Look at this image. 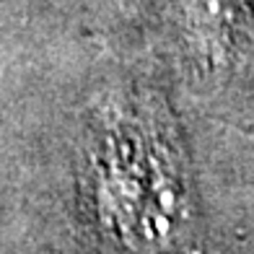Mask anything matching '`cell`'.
<instances>
[{"instance_id": "cell-1", "label": "cell", "mask_w": 254, "mask_h": 254, "mask_svg": "<svg viewBox=\"0 0 254 254\" xmlns=\"http://www.w3.org/2000/svg\"><path fill=\"white\" fill-rule=\"evenodd\" d=\"M182 8L187 26L194 34H207V39H213V34H218L223 16V0H182Z\"/></svg>"}]
</instances>
